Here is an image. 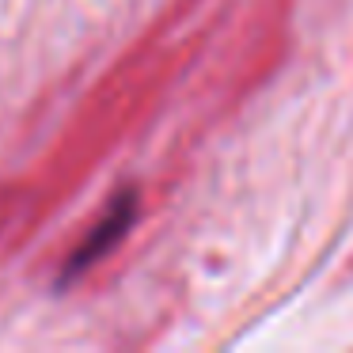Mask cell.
<instances>
[{
    "instance_id": "1",
    "label": "cell",
    "mask_w": 353,
    "mask_h": 353,
    "mask_svg": "<svg viewBox=\"0 0 353 353\" xmlns=\"http://www.w3.org/2000/svg\"><path fill=\"white\" fill-rule=\"evenodd\" d=\"M133 221H137V194L125 190V194H118V198L110 201L107 213L95 221V228L88 232V236L80 239V247L69 254V266H65L61 281H72V277L84 274L88 266H95V262H99L110 247L122 243V236L133 228Z\"/></svg>"
}]
</instances>
